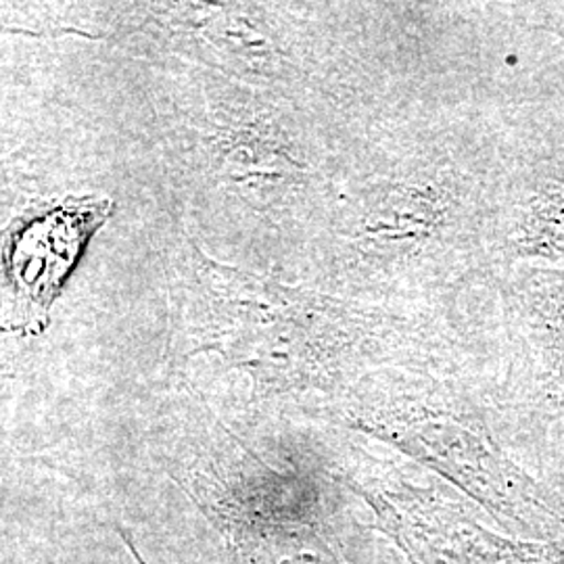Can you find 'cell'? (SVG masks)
Wrapping results in <instances>:
<instances>
[{"label": "cell", "mask_w": 564, "mask_h": 564, "mask_svg": "<svg viewBox=\"0 0 564 564\" xmlns=\"http://www.w3.org/2000/svg\"><path fill=\"white\" fill-rule=\"evenodd\" d=\"M489 111L375 120L293 262L300 282L410 316H449L496 274Z\"/></svg>", "instance_id": "1"}, {"label": "cell", "mask_w": 564, "mask_h": 564, "mask_svg": "<svg viewBox=\"0 0 564 564\" xmlns=\"http://www.w3.org/2000/svg\"><path fill=\"white\" fill-rule=\"evenodd\" d=\"M440 475L500 531L563 540L564 496L508 449L494 405V379L470 318L442 341L364 375L318 414Z\"/></svg>", "instance_id": "2"}, {"label": "cell", "mask_w": 564, "mask_h": 564, "mask_svg": "<svg viewBox=\"0 0 564 564\" xmlns=\"http://www.w3.org/2000/svg\"><path fill=\"white\" fill-rule=\"evenodd\" d=\"M193 307L203 341L245 370L265 402L300 403L321 414L368 375L464 323L410 316L347 302L303 282L245 274L203 262Z\"/></svg>", "instance_id": "3"}, {"label": "cell", "mask_w": 564, "mask_h": 564, "mask_svg": "<svg viewBox=\"0 0 564 564\" xmlns=\"http://www.w3.org/2000/svg\"><path fill=\"white\" fill-rule=\"evenodd\" d=\"M470 300L508 449L564 496V268L517 263Z\"/></svg>", "instance_id": "4"}, {"label": "cell", "mask_w": 564, "mask_h": 564, "mask_svg": "<svg viewBox=\"0 0 564 564\" xmlns=\"http://www.w3.org/2000/svg\"><path fill=\"white\" fill-rule=\"evenodd\" d=\"M335 477L412 564H564V538L540 542L491 529L473 512L477 506L444 487L416 484L400 466L358 447L337 454Z\"/></svg>", "instance_id": "5"}, {"label": "cell", "mask_w": 564, "mask_h": 564, "mask_svg": "<svg viewBox=\"0 0 564 564\" xmlns=\"http://www.w3.org/2000/svg\"><path fill=\"white\" fill-rule=\"evenodd\" d=\"M498 151L496 272L564 260V93L491 111Z\"/></svg>", "instance_id": "6"}, {"label": "cell", "mask_w": 564, "mask_h": 564, "mask_svg": "<svg viewBox=\"0 0 564 564\" xmlns=\"http://www.w3.org/2000/svg\"><path fill=\"white\" fill-rule=\"evenodd\" d=\"M111 212V199L99 195L30 207L2 235V270L11 289L25 302L48 307Z\"/></svg>", "instance_id": "7"}, {"label": "cell", "mask_w": 564, "mask_h": 564, "mask_svg": "<svg viewBox=\"0 0 564 564\" xmlns=\"http://www.w3.org/2000/svg\"><path fill=\"white\" fill-rule=\"evenodd\" d=\"M118 533H120L121 542H123V545H126V550L130 552V556L137 561V564H149L144 558H142L141 552L137 550V544H134V540H130L121 529H118Z\"/></svg>", "instance_id": "8"}]
</instances>
